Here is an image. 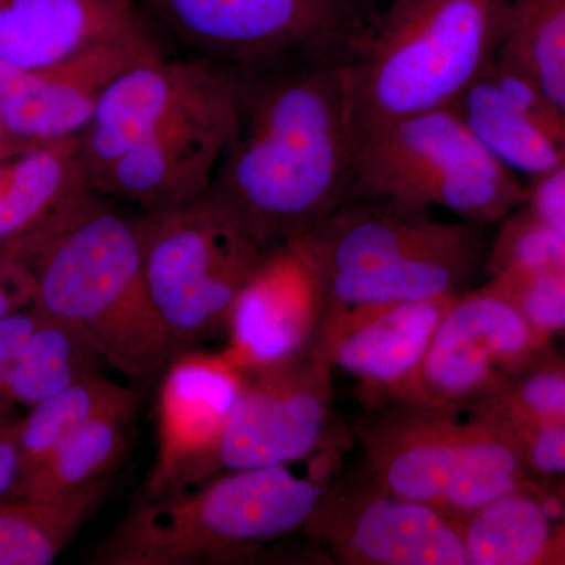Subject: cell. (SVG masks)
Instances as JSON below:
<instances>
[{"label":"cell","instance_id":"1","mask_svg":"<svg viewBox=\"0 0 565 565\" xmlns=\"http://www.w3.org/2000/svg\"><path fill=\"white\" fill-rule=\"evenodd\" d=\"M344 54L228 68L236 126L211 193L264 252L311 232L351 193L355 147Z\"/></svg>","mask_w":565,"mask_h":565},{"label":"cell","instance_id":"2","mask_svg":"<svg viewBox=\"0 0 565 565\" xmlns=\"http://www.w3.org/2000/svg\"><path fill=\"white\" fill-rule=\"evenodd\" d=\"M236 126L232 71L182 55L137 63L104 90L84 136L93 189L140 212L200 199Z\"/></svg>","mask_w":565,"mask_h":565},{"label":"cell","instance_id":"3","mask_svg":"<svg viewBox=\"0 0 565 565\" xmlns=\"http://www.w3.org/2000/svg\"><path fill=\"white\" fill-rule=\"evenodd\" d=\"M509 0H390L345 52L349 125L359 151L396 122L452 103L497 58Z\"/></svg>","mask_w":565,"mask_h":565},{"label":"cell","instance_id":"4","mask_svg":"<svg viewBox=\"0 0 565 565\" xmlns=\"http://www.w3.org/2000/svg\"><path fill=\"white\" fill-rule=\"evenodd\" d=\"M32 270V307L73 327L134 385L158 384L184 351L148 291L137 217L110 200L52 241Z\"/></svg>","mask_w":565,"mask_h":565},{"label":"cell","instance_id":"5","mask_svg":"<svg viewBox=\"0 0 565 565\" xmlns=\"http://www.w3.org/2000/svg\"><path fill=\"white\" fill-rule=\"evenodd\" d=\"M326 487L289 465L223 471L203 484L137 494L126 514L93 546L98 565L237 564L263 544L302 531Z\"/></svg>","mask_w":565,"mask_h":565},{"label":"cell","instance_id":"6","mask_svg":"<svg viewBox=\"0 0 565 565\" xmlns=\"http://www.w3.org/2000/svg\"><path fill=\"white\" fill-rule=\"evenodd\" d=\"M362 423L367 473L385 490L460 522L539 476L493 423L471 412L390 404Z\"/></svg>","mask_w":565,"mask_h":565},{"label":"cell","instance_id":"7","mask_svg":"<svg viewBox=\"0 0 565 565\" xmlns=\"http://www.w3.org/2000/svg\"><path fill=\"white\" fill-rule=\"evenodd\" d=\"M451 212L489 228L527 200V184L479 143L451 107L396 122L353 163L349 199Z\"/></svg>","mask_w":565,"mask_h":565},{"label":"cell","instance_id":"8","mask_svg":"<svg viewBox=\"0 0 565 565\" xmlns=\"http://www.w3.org/2000/svg\"><path fill=\"white\" fill-rule=\"evenodd\" d=\"M137 226L148 291L177 343L185 351L226 334L233 305L266 252L211 192L140 212Z\"/></svg>","mask_w":565,"mask_h":565},{"label":"cell","instance_id":"9","mask_svg":"<svg viewBox=\"0 0 565 565\" xmlns=\"http://www.w3.org/2000/svg\"><path fill=\"white\" fill-rule=\"evenodd\" d=\"M170 51L222 68L311 51L345 52L371 17L363 0H134ZM172 54V52H170Z\"/></svg>","mask_w":565,"mask_h":565},{"label":"cell","instance_id":"10","mask_svg":"<svg viewBox=\"0 0 565 565\" xmlns=\"http://www.w3.org/2000/svg\"><path fill=\"white\" fill-rule=\"evenodd\" d=\"M550 338L493 282L456 297L438 323L407 403L471 408L548 356Z\"/></svg>","mask_w":565,"mask_h":565},{"label":"cell","instance_id":"11","mask_svg":"<svg viewBox=\"0 0 565 565\" xmlns=\"http://www.w3.org/2000/svg\"><path fill=\"white\" fill-rule=\"evenodd\" d=\"M302 533L344 564L467 565L459 522L388 492L367 470L326 487Z\"/></svg>","mask_w":565,"mask_h":565},{"label":"cell","instance_id":"12","mask_svg":"<svg viewBox=\"0 0 565 565\" xmlns=\"http://www.w3.org/2000/svg\"><path fill=\"white\" fill-rule=\"evenodd\" d=\"M158 384V449L141 497L182 492L222 473V445L244 371L223 352L192 348L174 356Z\"/></svg>","mask_w":565,"mask_h":565},{"label":"cell","instance_id":"13","mask_svg":"<svg viewBox=\"0 0 565 565\" xmlns=\"http://www.w3.org/2000/svg\"><path fill=\"white\" fill-rule=\"evenodd\" d=\"M330 419L332 370L311 349L291 362L244 371L222 445V473L307 459L327 444Z\"/></svg>","mask_w":565,"mask_h":565},{"label":"cell","instance_id":"14","mask_svg":"<svg viewBox=\"0 0 565 565\" xmlns=\"http://www.w3.org/2000/svg\"><path fill=\"white\" fill-rule=\"evenodd\" d=\"M459 294L327 307L311 351L330 370L349 375L371 411L407 403L435 330Z\"/></svg>","mask_w":565,"mask_h":565},{"label":"cell","instance_id":"15","mask_svg":"<svg viewBox=\"0 0 565 565\" xmlns=\"http://www.w3.org/2000/svg\"><path fill=\"white\" fill-rule=\"evenodd\" d=\"M166 54L170 51L158 36L141 35L98 44L40 68L0 63V151L77 139L118 74Z\"/></svg>","mask_w":565,"mask_h":565},{"label":"cell","instance_id":"16","mask_svg":"<svg viewBox=\"0 0 565 565\" xmlns=\"http://www.w3.org/2000/svg\"><path fill=\"white\" fill-rule=\"evenodd\" d=\"M326 307L321 275L299 241L270 248L233 305L222 352L244 371L291 362L310 351Z\"/></svg>","mask_w":565,"mask_h":565},{"label":"cell","instance_id":"17","mask_svg":"<svg viewBox=\"0 0 565 565\" xmlns=\"http://www.w3.org/2000/svg\"><path fill=\"white\" fill-rule=\"evenodd\" d=\"M107 200L88 180L79 137L0 151V253L32 267L52 241Z\"/></svg>","mask_w":565,"mask_h":565},{"label":"cell","instance_id":"18","mask_svg":"<svg viewBox=\"0 0 565 565\" xmlns=\"http://www.w3.org/2000/svg\"><path fill=\"white\" fill-rule=\"evenodd\" d=\"M486 230L463 221H440L433 212L351 196L294 241H299L322 278L427 253L487 248Z\"/></svg>","mask_w":565,"mask_h":565},{"label":"cell","instance_id":"19","mask_svg":"<svg viewBox=\"0 0 565 565\" xmlns=\"http://www.w3.org/2000/svg\"><path fill=\"white\" fill-rule=\"evenodd\" d=\"M451 109L520 180L533 182L565 166V115L497 58Z\"/></svg>","mask_w":565,"mask_h":565},{"label":"cell","instance_id":"20","mask_svg":"<svg viewBox=\"0 0 565 565\" xmlns=\"http://www.w3.org/2000/svg\"><path fill=\"white\" fill-rule=\"evenodd\" d=\"M141 35L156 33L134 0H0V63L6 65L40 68Z\"/></svg>","mask_w":565,"mask_h":565},{"label":"cell","instance_id":"21","mask_svg":"<svg viewBox=\"0 0 565 565\" xmlns=\"http://www.w3.org/2000/svg\"><path fill=\"white\" fill-rule=\"evenodd\" d=\"M459 523L467 565L565 564V479H534Z\"/></svg>","mask_w":565,"mask_h":565},{"label":"cell","instance_id":"22","mask_svg":"<svg viewBox=\"0 0 565 565\" xmlns=\"http://www.w3.org/2000/svg\"><path fill=\"white\" fill-rule=\"evenodd\" d=\"M514 444L539 478L565 479V370L548 360L527 367L470 408Z\"/></svg>","mask_w":565,"mask_h":565},{"label":"cell","instance_id":"23","mask_svg":"<svg viewBox=\"0 0 565 565\" xmlns=\"http://www.w3.org/2000/svg\"><path fill=\"white\" fill-rule=\"evenodd\" d=\"M486 253L487 248L427 253L326 275L321 278L326 305L419 302L463 292L476 273L484 269Z\"/></svg>","mask_w":565,"mask_h":565},{"label":"cell","instance_id":"24","mask_svg":"<svg viewBox=\"0 0 565 565\" xmlns=\"http://www.w3.org/2000/svg\"><path fill=\"white\" fill-rule=\"evenodd\" d=\"M139 403L137 390L82 424L21 487L17 500H52L111 478L128 451Z\"/></svg>","mask_w":565,"mask_h":565},{"label":"cell","instance_id":"25","mask_svg":"<svg viewBox=\"0 0 565 565\" xmlns=\"http://www.w3.org/2000/svg\"><path fill=\"white\" fill-rule=\"evenodd\" d=\"M111 478L52 500L0 501V565L54 563L102 508Z\"/></svg>","mask_w":565,"mask_h":565},{"label":"cell","instance_id":"26","mask_svg":"<svg viewBox=\"0 0 565 565\" xmlns=\"http://www.w3.org/2000/svg\"><path fill=\"white\" fill-rule=\"evenodd\" d=\"M103 366L99 353L79 332L44 316L20 355L0 366V397L32 407Z\"/></svg>","mask_w":565,"mask_h":565},{"label":"cell","instance_id":"27","mask_svg":"<svg viewBox=\"0 0 565 565\" xmlns=\"http://www.w3.org/2000/svg\"><path fill=\"white\" fill-rule=\"evenodd\" d=\"M497 61L565 115V0H509Z\"/></svg>","mask_w":565,"mask_h":565},{"label":"cell","instance_id":"28","mask_svg":"<svg viewBox=\"0 0 565 565\" xmlns=\"http://www.w3.org/2000/svg\"><path fill=\"white\" fill-rule=\"evenodd\" d=\"M137 390L139 386L134 384H115L103 371H98L29 407L20 427L22 471L18 493L74 430Z\"/></svg>","mask_w":565,"mask_h":565},{"label":"cell","instance_id":"29","mask_svg":"<svg viewBox=\"0 0 565 565\" xmlns=\"http://www.w3.org/2000/svg\"><path fill=\"white\" fill-rule=\"evenodd\" d=\"M500 223L486 253L484 270L492 280H515L565 267V237L526 203Z\"/></svg>","mask_w":565,"mask_h":565},{"label":"cell","instance_id":"30","mask_svg":"<svg viewBox=\"0 0 565 565\" xmlns=\"http://www.w3.org/2000/svg\"><path fill=\"white\" fill-rule=\"evenodd\" d=\"M500 291L520 308L527 321L545 337L565 330V267L546 273L515 278L492 280Z\"/></svg>","mask_w":565,"mask_h":565},{"label":"cell","instance_id":"31","mask_svg":"<svg viewBox=\"0 0 565 565\" xmlns=\"http://www.w3.org/2000/svg\"><path fill=\"white\" fill-rule=\"evenodd\" d=\"M35 296L32 267L0 253V318L31 307Z\"/></svg>","mask_w":565,"mask_h":565},{"label":"cell","instance_id":"32","mask_svg":"<svg viewBox=\"0 0 565 565\" xmlns=\"http://www.w3.org/2000/svg\"><path fill=\"white\" fill-rule=\"evenodd\" d=\"M526 204L565 237V166L530 182Z\"/></svg>","mask_w":565,"mask_h":565},{"label":"cell","instance_id":"33","mask_svg":"<svg viewBox=\"0 0 565 565\" xmlns=\"http://www.w3.org/2000/svg\"><path fill=\"white\" fill-rule=\"evenodd\" d=\"M43 319L44 315L32 305L0 318V366L20 355Z\"/></svg>","mask_w":565,"mask_h":565},{"label":"cell","instance_id":"34","mask_svg":"<svg viewBox=\"0 0 565 565\" xmlns=\"http://www.w3.org/2000/svg\"><path fill=\"white\" fill-rule=\"evenodd\" d=\"M17 407V404L10 403L6 397H0V427L10 418H13L14 415H18Z\"/></svg>","mask_w":565,"mask_h":565},{"label":"cell","instance_id":"35","mask_svg":"<svg viewBox=\"0 0 565 565\" xmlns=\"http://www.w3.org/2000/svg\"><path fill=\"white\" fill-rule=\"evenodd\" d=\"M0 143H2V128H0Z\"/></svg>","mask_w":565,"mask_h":565}]
</instances>
